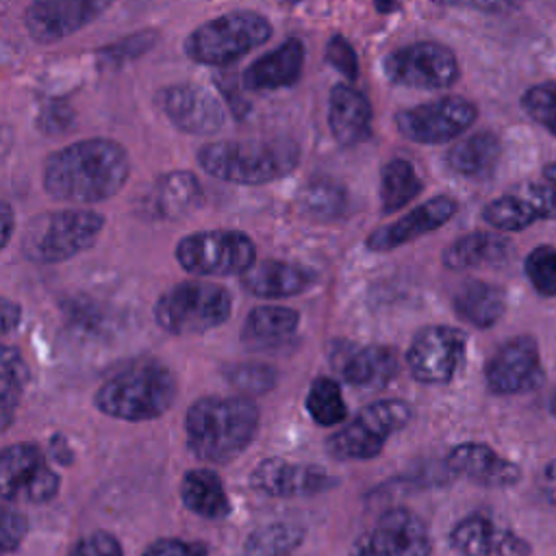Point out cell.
I'll use <instances>...</instances> for the list:
<instances>
[{"mask_svg": "<svg viewBox=\"0 0 556 556\" xmlns=\"http://www.w3.org/2000/svg\"><path fill=\"white\" fill-rule=\"evenodd\" d=\"M445 465L452 473L467 478L480 486L502 489L517 484L521 478V469L513 460L500 456L486 443H458L450 450Z\"/></svg>", "mask_w": 556, "mask_h": 556, "instance_id": "obj_21", "label": "cell"}, {"mask_svg": "<svg viewBox=\"0 0 556 556\" xmlns=\"http://www.w3.org/2000/svg\"><path fill=\"white\" fill-rule=\"evenodd\" d=\"M532 547L513 530H500L491 556H530Z\"/></svg>", "mask_w": 556, "mask_h": 556, "instance_id": "obj_46", "label": "cell"}, {"mask_svg": "<svg viewBox=\"0 0 556 556\" xmlns=\"http://www.w3.org/2000/svg\"><path fill=\"white\" fill-rule=\"evenodd\" d=\"M382 72L389 83L410 89H445L460 76V63L452 48L439 41H413L382 61Z\"/></svg>", "mask_w": 556, "mask_h": 556, "instance_id": "obj_10", "label": "cell"}, {"mask_svg": "<svg viewBox=\"0 0 556 556\" xmlns=\"http://www.w3.org/2000/svg\"><path fill=\"white\" fill-rule=\"evenodd\" d=\"M200 167L224 182L267 185L289 176L300 163V148L291 139H226L198 150Z\"/></svg>", "mask_w": 556, "mask_h": 556, "instance_id": "obj_3", "label": "cell"}, {"mask_svg": "<svg viewBox=\"0 0 556 556\" xmlns=\"http://www.w3.org/2000/svg\"><path fill=\"white\" fill-rule=\"evenodd\" d=\"M28 380H30V369L24 356L15 348L0 343V393L13 400H20Z\"/></svg>", "mask_w": 556, "mask_h": 556, "instance_id": "obj_41", "label": "cell"}, {"mask_svg": "<svg viewBox=\"0 0 556 556\" xmlns=\"http://www.w3.org/2000/svg\"><path fill=\"white\" fill-rule=\"evenodd\" d=\"M232 313V295L226 287L204 280H185L167 289L154 302L156 324L178 337L200 334L222 326Z\"/></svg>", "mask_w": 556, "mask_h": 556, "instance_id": "obj_7", "label": "cell"}, {"mask_svg": "<svg viewBox=\"0 0 556 556\" xmlns=\"http://www.w3.org/2000/svg\"><path fill=\"white\" fill-rule=\"evenodd\" d=\"M61 486V478L48 465L35 443H13L0 450V497L7 502L46 504Z\"/></svg>", "mask_w": 556, "mask_h": 556, "instance_id": "obj_12", "label": "cell"}, {"mask_svg": "<svg viewBox=\"0 0 556 556\" xmlns=\"http://www.w3.org/2000/svg\"><path fill=\"white\" fill-rule=\"evenodd\" d=\"M306 410L319 426H339L348 415L339 382L328 376L315 378L306 393Z\"/></svg>", "mask_w": 556, "mask_h": 556, "instance_id": "obj_35", "label": "cell"}, {"mask_svg": "<svg viewBox=\"0 0 556 556\" xmlns=\"http://www.w3.org/2000/svg\"><path fill=\"white\" fill-rule=\"evenodd\" d=\"M298 324L300 315L289 306H256L243 321L241 341L250 348H269L289 339Z\"/></svg>", "mask_w": 556, "mask_h": 556, "instance_id": "obj_30", "label": "cell"}, {"mask_svg": "<svg viewBox=\"0 0 556 556\" xmlns=\"http://www.w3.org/2000/svg\"><path fill=\"white\" fill-rule=\"evenodd\" d=\"M178 265L193 276L243 274L256 258L254 241L241 230H198L176 243Z\"/></svg>", "mask_w": 556, "mask_h": 556, "instance_id": "obj_9", "label": "cell"}, {"mask_svg": "<svg viewBox=\"0 0 556 556\" xmlns=\"http://www.w3.org/2000/svg\"><path fill=\"white\" fill-rule=\"evenodd\" d=\"M424 180L415 165L406 159H389L380 169V204L384 213L404 208L419 195Z\"/></svg>", "mask_w": 556, "mask_h": 556, "instance_id": "obj_31", "label": "cell"}, {"mask_svg": "<svg viewBox=\"0 0 556 556\" xmlns=\"http://www.w3.org/2000/svg\"><path fill=\"white\" fill-rule=\"evenodd\" d=\"M250 486L269 497H308L337 486V478L319 465L265 458L252 469Z\"/></svg>", "mask_w": 556, "mask_h": 556, "instance_id": "obj_19", "label": "cell"}, {"mask_svg": "<svg viewBox=\"0 0 556 556\" xmlns=\"http://www.w3.org/2000/svg\"><path fill=\"white\" fill-rule=\"evenodd\" d=\"M345 204V191L341 185L328 178H317L302 189V206L315 217H334Z\"/></svg>", "mask_w": 556, "mask_h": 556, "instance_id": "obj_36", "label": "cell"}, {"mask_svg": "<svg viewBox=\"0 0 556 556\" xmlns=\"http://www.w3.org/2000/svg\"><path fill=\"white\" fill-rule=\"evenodd\" d=\"M467 337L454 326H428L419 330L406 352L410 376L424 384L450 382L463 365Z\"/></svg>", "mask_w": 556, "mask_h": 556, "instance_id": "obj_13", "label": "cell"}, {"mask_svg": "<svg viewBox=\"0 0 556 556\" xmlns=\"http://www.w3.org/2000/svg\"><path fill=\"white\" fill-rule=\"evenodd\" d=\"M226 380L241 393L263 395L276 387L278 374L265 363H237L226 369Z\"/></svg>", "mask_w": 556, "mask_h": 556, "instance_id": "obj_38", "label": "cell"}, {"mask_svg": "<svg viewBox=\"0 0 556 556\" xmlns=\"http://www.w3.org/2000/svg\"><path fill=\"white\" fill-rule=\"evenodd\" d=\"M432 2L445 4V7H458V9L486 11V13H497L513 4V0H432Z\"/></svg>", "mask_w": 556, "mask_h": 556, "instance_id": "obj_47", "label": "cell"}, {"mask_svg": "<svg viewBox=\"0 0 556 556\" xmlns=\"http://www.w3.org/2000/svg\"><path fill=\"white\" fill-rule=\"evenodd\" d=\"M556 217V189L547 182H523L484 204L482 219L497 232H517L539 219Z\"/></svg>", "mask_w": 556, "mask_h": 556, "instance_id": "obj_18", "label": "cell"}, {"mask_svg": "<svg viewBox=\"0 0 556 556\" xmlns=\"http://www.w3.org/2000/svg\"><path fill=\"white\" fill-rule=\"evenodd\" d=\"M258 408L245 395H206L185 415L187 447L198 460L226 465L256 437Z\"/></svg>", "mask_w": 556, "mask_h": 556, "instance_id": "obj_2", "label": "cell"}, {"mask_svg": "<svg viewBox=\"0 0 556 556\" xmlns=\"http://www.w3.org/2000/svg\"><path fill=\"white\" fill-rule=\"evenodd\" d=\"M317 280V274L304 265L265 258L261 263H252L241 274V287L263 300L291 298L306 291Z\"/></svg>", "mask_w": 556, "mask_h": 556, "instance_id": "obj_23", "label": "cell"}, {"mask_svg": "<svg viewBox=\"0 0 556 556\" xmlns=\"http://www.w3.org/2000/svg\"><path fill=\"white\" fill-rule=\"evenodd\" d=\"M22 321V306L13 300L0 298V337L13 332Z\"/></svg>", "mask_w": 556, "mask_h": 556, "instance_id": "obj_48", "label": "cell"}, {"mask_svg": "<svg viewBox=\"0 0 556 556\" xmlns=\"http://www.w3.org/2000/svg\"><path fill=\"white\" fill-rule=\"evenodd\" d=\"M523 271L536 293L545 298L556 295V248L536 245L523 261Z\"/></svg>", "mask_w": 556, "mask_h": 556, "instance_id": "obj_37", "label": "cell"}, {"mask_svg": "<svg viewBox=\"0 0 556 556\" xmlns=\"http://www.w3.org/2000/svg\"><path fill=\"white\" fill-rule=\"evenodd\" d=\"M67 556H124V554H122L119 541L113 534H109L104 530H96V532L78 539L70 547Z\"/></svg>", "mask_w": 556, "mask_h": 556, "instance_id": "obj_44", "label": "cell"}, {"mask_svg": "<svg viewBox=\"0 0 556 556\" xmlns=\"http://www.w3.org/2000/svg\"><path fill=\"white\" fill-rule=\"evenodd\" d=\"M304 534L302 526L287 521L263 526L245 539L241 556H291L304 541Z\"/></svg>", "mask_w": 556, "mask_h": 556, "instance_id": "obj_33", "label": "cell"}, {"mask_svg": "<svg viewBox=\"0 0 556 556\" xmlns=\"http://www.w3.org/2000/svg\"><path fill=\"white\" fill-rule=\"evenodd\" d=\"M28 532V519L9 506H0V556L15 552Z\"/></svg>", "mask_w": 556, "mask_h": 556, "instance_id": "obj_42", "label": "cell"}, {"mask_svg": "<svg viewBox=\"0 0 556 556\" xmlns=\"http://www.w3.org/2000/svg\"><path fill=\"white\" fill-rule=\"evenodd\" d=\"M541 491L549 502H556V458L543 467Z\"/></svg>", "mask_w": 556, "mask_h": 556, "instance_id": "obj_50", "label": "cell"}, {"mask_svg": "<svg viewBox=\"0 0 556 556\" xmlns=\"http://www.w3.org/2000/svg\"><path fill=\"white\" fill-rule=\"evenodd\" d=\"M432 539L426 523L406 508L387 510L374 528L356 536L350 556H430Z\"/></svg>", "mask_w": 556, "mask_h": 556, "instance_id": "obj_14", "label": "cell"}, {"mask_svg": "<svg viewBox=\"0 0 556 556\" xmlns=\"http://www.w3.org/2000/svg\"><path fill=\"white\" fill-rule=\"evenodd\" d=\"M452 304L458 317L476 328L495 326L506 313V293L486 280L469 278L452 293Z\"/></svg>", "mask_w": 556, "mask_h": 556, "instance_id": "obj_27", "label": "cell"}, {"mask_svg": "<svg viewBox=\"0 0 556 556\" xmlns=\"http://www.w3.org/2000/svg\"><path fill=\"white\" fill-rule=\"evenodd\" d=\"M274 28L258 11H228L195 26L182 41L185 54L200 65L226 67L269 41Z\"/></svg>", "mask_w": 556, "mask_h": 556, "instance_id": "obj_5", "label": "cell"}, {"mask_svg": "<svg viewBox=\"0 0 556 556\" xmlns=\"http://www.w3.org/2000/svg\"><path fill=\"white\" fill-rule=\"evenodd\" d=\"M304 70V43L300 37H287L271 52L254 59L243 76V89L248 91H271L291 87L300 80Z\"/></svg>", "mask_w": 556, "mask_h": 556, "instance_id": "obj_22", "label": "cell"}, {"mask_svg": "<svg viewBox=\"0 0 556 556\" xmlns=\"http://www.w3.org/2000/svg\"><path fill=\"white\" fill-rule=\"evenodd\" d=\"M130 176L126 148L106 137L67 143L48 154L41 182L50 198L70 204H96L124 189Z\"/></svg>", "mask_w": 556, "mask_h": 556, "instance_id": "obj_1", "label": "cell"}, {"mask_svg": "<svg viewBox=\"0 0 556 556\" xmlns=\"http://www.w3.org/2000/svg\"><path fill=\"white\" fill-rule=\"evenodd\" d=\"M20 400H13L9 395L0 393V432L7 430L15 419V406Z\"/></svg>", "mask_w": 556, "mask_h": 556, "instance_id": "obj_51", "label": "cell"}, {"mask_svg": "<svg viewBox=\"0 0 556 556\" xmlns=\"http://www.w3.org/2000/svg\"><path fill=\"white\" fill-rule=\"evenodd\" d=\"M400 0H374V7L378 13H391L397 9Z\"/></svg>", "mask_w": 556, "mask_h": 556, "instance_id": "obj_54", "label": "cell"}, {"mask_svg": "<svg viewBox=\"0 0 556 556\" xmlns=\"http://www.w3.org/2000/svg\"><path fill=\"white\" fill-rule=\"evenodd\" d=\"M156 39H159V33H154V30L132 33L124 39H117V41L100 48L98 61H100V65H106V67H119V65L141 56L143 52H148Z\"/></svg>", "mask_w": 556, "mask_h": 556, "instance_id": "obj_40", "label": "cell"}, {"mask_svg": "<svg viewBox=\"0 0 556 556\" xmlns=\"http://www.w3.org/2000/svg\"><path fill=\"white\" fill-rule=\"evenodd\" d=\"M502 159V141L491 130H478L458 139L445 154V163L458 176L480 180L495 172Z\"/></svg>", "mask_w": 556, "mask_h": 556, "instance_id": "obj_26", "label": "cell"}, {"mask_svg": "<svg viewBox=\"0 0 556 556\" xmlns=\"http://www.w3.org/2000/svg\"><path fill=\"white\" fill-rule=\"evenodd\" d=\"M413 408L404 400L387 397L365 406L345 428L328 437V454L337 460H369L378 456L391 434L408 426Z\"/></svg>", "mask_w": 556, "mask_h": 556, "instance_id": "obj_8", "label": "cell"}, {"mask_svg": "<svg viewBox=\"0 0 556 556\" xmlns=\"http://www.w3.org/2000/svg\"><path fill=\"white\" fill-rule=\"evenodd\" d=\"M156 104L163 115L182 132L211 137L226 124L222 100L198 83L167 85L156 93Z\"/></svg>", "mask_w": 556, "mask_h": 556, "instance_id": "obj_15", "label": "cell"}, {"mask_svg": "<svg viewBox=\"0 0 556 556\" xmlns=\"http://www.w3.org/2000/svg\"><path fill=\"white\" fill-rule=\"evenodd\" d=\"M458 211V204L450 195H434L421 204H417L413 211L402 215L400 219L384 224L369 232L365 245L371 252H389L404 243L415 241L417 237L432 232L447 224Z\"/></svg>", "mask_w": 556, "mask_h": 556, "instance_id": "obj_20", "label": "cell"}, {"mask_svg": "<svg viewBox=\"0 0 556 556\" xmlns=\"http://www.w3.org/2000/svg\"><path fill=\"white\" fill-rule=\"evenodd\" d=\"M549 410H552V415L556 417V391H554L552 397H549Z\"/></svg>", "mask_w": 556, "mask_h": 556, "instance_id": "obj_55", "label": "cell"}, {"mask_svg": "<svg viewBox=\"0 0 556 556\" xmlns=\"http://www.w3.org/2000/svg\"><path fill=\"white\" fill-rule=\"evenodd\" d=\"M334 369L354 387H382L397 371V356L387 345H339Z\"/></svg>", "mask_w": 556, "mask_h": 556, "instance_id": "obj_24", "label": "cell"}, {"mask_svg": "<svg viewBox=\"0 0 556 556\" xmlns=\"http://www.w3.org/2000/svg\"><path fill=\"white\" fill-rule=\"evenodd\" d=\"M510 241L504 235L473 230L465 237L452 241L443 252V265L450 269H471L480 265L500 263L506 258Z\"/></svg>", "mask_w": 556, "mask_h": 556, "instance_id": "obj_29", "label": "cell"}, {"mask_svg": "<svg viewBox=\"0 0 556 556\" xmlns=\"http://www.w3.org/2000/svg\"><path fill=\"white\" fill-rule=\"evenodd\" d=\"M141 556H208L204 543L182 539H159L146 547Z\"/></svg>", "mask_w": 556, "mask_h": 556, "instance_id": "obj_45", "label": "cell"}, {"mask_svg": "<svg viewBox=\"0 0 556 556\" xmlns=\"http://www.w3.org/2000/svg\"><path fill=\"white\" fill-rule=\"evenodd\" d=\"M478 117V109L463 96H443L395 113V128L413 143L439 146L458 139Z\"/></svg>", "mask_w": 556, "mask_h": 556, "instance_id": "obj_11", "label": "cell"}, {"mask_svg": "<svg viewBox=\"0 0 556 556\" xmlns=\"http://www.w3.org/2000/svg\"><path fill=\"white\" fill-rule=\"evenodd\" d=\"M176 400L174 374L156 363L141 361L106 378L96 395V408L122 421H150L169 410Z\"/></svg>", "mask_w": 556, "mask_h": 556, "instance_id": "obj_4", "label": "cell"}, {"mask_svg": "<svg viewBox=\"0 0 556 556\" xmlns=\"http://www.w3.org/2000/svg\"><path fill=\"white\" fill-rule=\"evenodd\" d=\"M543 178L547 185H552L556 189V159L549 161L545 167H543Z\"/></svg>", "mask_w": 556, "mask_h": 556, "instance_id": "obj_53", "label": "cell"}, {"mask_svg": "<svg viewBox=\"0 0 556 556\" xmlns=\"http://www.w3.org/2000/svg\"><path fill=\"white\" fill-rule=\"evenodd\" d=\"M202 198V187L191 172H169L154 189V206L165 217H178L191 211Z\"/></svg>", "mask_w": 556, "mask_h": 556, "instance_id": "obj_32", "label": "cell"}, {"mask_svg": "<svg viewBox=\"0 0 556 556\" xmlns=\"http://www.w3.org/2000/svg\"><path fill=\"white\" fill-rule=\"evenodd\" d=\"M180 500L187 510L206 519H222L230 513L224 482L211 469H189L180 480Z\"/></svg>", "mask_w": 556, "mask_h": 556, "instance_id": "obj_28", "label": "cell"}, {"mask_svg": "<svg viewBox=\"0 0 556 556\" xmlns=\"http://www.w3.org/2000/svg\"><path fill=\"white\" fill-rule=\"evenodd\" d=\"M113 0H30L24 26L33 41L56 43L96 22Z\"/></svg>", "mask_w": 556, "mask_h": 556, "instance_id": "obj_17", "label": "cell"}, {"mask_svg": "<svg viewBox=\"0 0 556 556\" xmlns=\"http://www.w3.org/2000/svg\"><path fill=\"white\" fill-rule=\"evenodd\" d=\"M15 232V213L9 202L0 200V250L11 241Z\"/></svg>", "mask_w": 556, "mask_h": 556, "instance_id": "obj_49", "label": "cell"}, {"mask_svg": "<svg viewBox=\"0 0 556 556\" xmlns=\"http://www.w3.org/2000/svg\"><path fill=\"white\" fill-rule=\"evenodd\" d=\"M484 380L489 391L497 395H515L539 389L545 380V371L536 341L528 334L506 339L489 358Z\"/></svg>", "mask_w": 556, "mask_h": 556, "instance_id": "obj_16", "label": "cell"}, {"mask_svg": "<svg viewBox=\"0 0 556 556\" xmlns=\"http://www.w3.org/2000/svg\"><path fill=\"white\" fill-rule=\"evenodd\" d=\"M521 109L532 117L539 126L556 137V85L539 83L523 91Z\"/></svg>", "mask_w": 556, "mask_h": 556, "instance_id": "obj_39", "label": "cell"}, {"mask_svg": "<svg viewBox=\"0 0 556 556\" xmlns=\"http://www.w3.org/2000/svg\"><path fill=\"white\" fill-rule=\"evenodd\" d=\"M326 61L343 74L348 80H354L358 76V56L352 43L343 35H332L326 43Z\"/></svg>", "mask_w": 556, "mask_h": 556, "instance_id": "obj_43", "label": "cell"}, {"mask_svg": "<svg viewBox=\"0 0 556 556\" xmlns=\"http://www.w3.org/2000/svg\"><path fill=\"white\" fill-rule=\"evenodd\" d=\"M371 104L350 83H337L328 98V128L337 143L356 146L369 135Z\"/></svg>", "mask_w": 556, "mask_h": 556, "instance_id": "obj_25", "label": "cell"}, {"mask_svg": "<svg viewBox=\"0 0 556 556\" xmlns=\"http://www.w3.org/2000/svg\"><path fill=\"white\" fill-rule=\"evenodd\" d=\"M104 228V215L89 208H61L35 215L22 232V254L30 263H63L89 250Z\"/></svg>", "mask_w": 556, "mask_h": 556, "instance_id": "obj_6", "label": "cell"}, {"mask_svg": "<svg viewBox=\"0 0 556 556\" xmlns=\"http://www.w3.org/2000/svg\"><path fill=\"white\" fill-rule=\"evenodd\" d=\"M11 146H13V130H11V126L0 124V163H2L4 156L9 154Z\"/></svg>", "mask_w": 556, "mask_h": 556, "instance_id": "obj_52", "label": "cell"}, {"mask_svg": "<svg viewBox=\"0 0 556 556\" xmlns=\"http://www.w3.org/2000/svg\"><path fill=\"white\" fill-rule=\"evenodd\" d=\"M500 528L484 515L463 517L450 532V543L460 556H491Z\"/></svg>", "mask_w": 556, "mask_h": 556, "instance_id": "obj_34", "label": "cell"}]
</instances>
